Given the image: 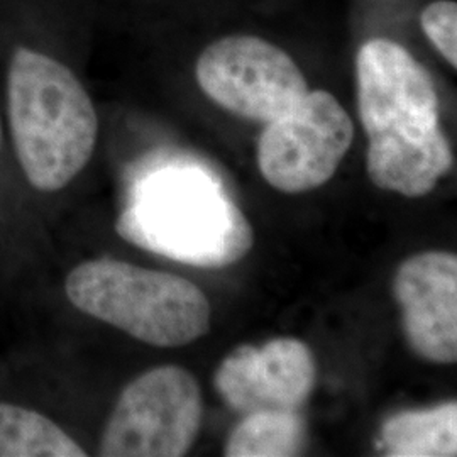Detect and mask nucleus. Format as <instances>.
<instances>
[{
	"instance_id": "obj_1",
	"label": "nucleus",
	"mask_w": 457,
	"mask_h": 457,
	"mask_svg": "<svg viewBox=\"0 0 457 457\" xmlns=\"http://www.w3.org/2000/svg\"><path fill=\"white\" fill-rule=\"evenodd\" d=\"M66 0H4L0 109L17 173L45 217L90 166L97 107L66 49Z\"/></svg>"
},
{
	"instance_id": "obj_2",
	"label": "nucleus",
	"mask_w": 457,
	"mask_h": 457,
	"mask_svg": "<svg viewBox=\"0 0 457 457\" xmlns=\"http://www.w3.org/2000/svg\"><path fill=\"white\" fill-rule=\"evenodd\" d=\"M356 79L370 180L410 198L430 194L454 163L430 73L402 45L371 39L356 56Z\"/></svg>"
},
{
	"instance_id": "obj_6",
	"label": "nucleus",
	"mask_w": 457,
	"mask_h": 457,
	"mask_svg": "<svg viewBox=\"0 0 457 457\" xmlns=\"http://www.w3.org/2000/svg\"><path fill=\"white\" fill-rule=\"evenodd\" d=\"M195 75L217 105L262 124L287 114L309 92L294 58L256 36H228L209 45Z\"/></svg>"
},
{
	"instance_id": "obj_10",
	"label": "nucleus",
	"mask_w": 457,
	"mask_h": 457,
	"mask_svg": "<svg viewBox=\"0 0 457 457\" xmlns=\"http://www.w3.org/2000/svg\"><path fill=\"white\" fill-rule=\"evenodd\" d=\"M45 217L17 173L0 109V285L28 277L45 262Z\"/></svg>"
},
{
	"instance_id": "obj_9",
	"label": "nucleus",
	"mask_w": 457,
	"mask_h": 457,
	"mask_svg": "<svg viewBox=\"0 0 457 457\" xmlns=\"http://www.w3.org/2000/svg\"><path fill=\"white\" fill-rule=\"evenodd\" d=\"M393 295L402 309L403 332L411 351L425 361H457V258L427 251L400 264Z\"/></svg>"
},
{
	"instance_id": "obj_14",
	"label": "nucleus",
	"mask_w": 457,
	"mask_h": 457,
	"mask_svg": "<svg viewBox=\"0 0 457 457\" xmlns=\"http://www.w3.org/2000/svg\"><path fill=\"white\" fill-rule=\"evenodd\" d=\"M425 36L453 68L457 66V4L454 0H436L420 14Z\"/></svg>"
},
{
	"instance_id": "obj_4",
	"label": "nucleus",
	"mask_w": 457,
	"mask_h": 457,
	"mask_svg": "<svg viewBox=\"0 0 457 457\" xmlns=\"http://www.w3.org/2000/svg\"><path fill=\"white\" fill-rule=\"evenodd\" d=\"M63 294L75 311L153 347L195 343L211 328V303L192 281L115 258L75 264Z\"/></svg>"
},
{
	"instance_id": "obj_15",
	"label": "nucleus",
	"mask_w": 457,
	"mask_h": 457,
	"mask_svg": "<svg viewBox=\"0 0 457 457\" xmlns=\"http://www.w3.org/2000/svg\"><path fill=\"white\" fill-rule=\"evenodd\" d=\"M2 11H4V0H0V28H2Z\"/></svg>"
},
{
	"instance_id": "obj_11",
	"label": "nucleus",
	"mask_w": 457,
	"mask_h": 457,
	"mask_svg": "<svg viewBox=\"0 0 457 457\" xmlns=\"http://www.w3.org/2000/svg\"><path fill=\"white\" fill-rule=\"evenodd\" d=\"M77 437L45 405L0 396V457H85Z\"/></svg>"
},
{
	"instance_id": "obj_5",
	"label": "nucleus",
	"mask_w": 457,
	"mask_h": 457,
	"mask_svg": "<svg viewBox=\"0 0 457 457\" xmlns=\"http://www.w3.org/2000/svg\"><path fill=\"white\" fill-rule=\"evenodd\" d=\"M204 400L185 368L164 364L134 378L104 425L98 456L180 457L194 445Z\"/></svg>"
},
{
	"instance_id": "obj_13",
	"label": "nucleus",
	"mask_w": 457,
	"mask_h": 457,
	"mask_svg": "<svg viewBox=\"0 0 457 457\" xmlns=\"http://www.w3.org/2000/svg\"><path fill=\"white\" fill-rule=\"evenodd\" d=\"M307 425L300 411L245 415L226 445L228 457H288L302 454Z\"/></svg>"
},
{
	"instance_id": "obj_12",
	"label": "nucleus",
	"mask_w": 457,
	"mask_h": 457,
	"mask_svg": "<svg viewBox=\"0 0 457 457\" xmlns=\"http://www.w3.org/2000/svg\"><path fill=\"white\" fill-rule=\"evenodd\" d=\"M381 442L386 456H456V402L395 415L383 425Z\"/></svg>"
},
{
	"instance_id": "obj_7",
	"label": "nucleus",
	"mask_w": 457,
	"mask_h": 457,
	"mask_svg": "<svg viewBox=\"0 0 457 457\" xmlns=\"http://www.w3.org/2000/svg\"><path fill=\"white\" fill-rule=\"evenodd\" d=\"M354 139V124L326 90L307 92L268 122L258 141L262 179L283 194H305L334 177Z\"/></svg>"
},
{
	"instance_id": "obj_8",
	"label": "nucleus",
	"mask_w": 457,
	"mask_h": 457,
	"mask_svg": "<svg viewBox=\"0 0 457 457\" xmlns=\"http://www.w3.org/2000/svg\"><path fill=\"white\" fill-rule=\"evenodd\" d=\"M317 381L311 347L294 337H278L262 347L239 345L220 362L213 385L241 415L300 411Z\"/></svg>"
},
{
	"instance_id": "obj_3",
	"label": "nucleus",
	"mask_w": 457,
	"mask_h": 457,
	"mask_svg": "<svg viewBox=\"0 0 457 457\" xmlns=\"http://www.w3.org/2000/svg\"><path fill=\"white\" fill-rule=\"evenodd\" d=\"M117 228L134 245L200 268L241 262L254 243L249 220L222 183L194 164L149 179Z\"/></svg>"
}]
</instances>
